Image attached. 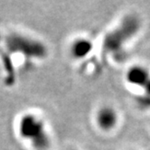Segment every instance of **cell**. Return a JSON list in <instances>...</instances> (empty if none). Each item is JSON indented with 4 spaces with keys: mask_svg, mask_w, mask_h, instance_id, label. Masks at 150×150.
Instances as JSON below:
<instances>
[{
    "mask_svg": "<svg viewBox=\"0 0 150 150\" xmlns=\"http://www.w3.org/2000/svg\"><path fill=\"white\" fill-rule=\"evenodd\" d=\"M125 81L128 86L141 89L150 95V71L143 64H133L125 73Z\"/></svg>",
    "mask_w": 150,
    "mask_h": 150,
    "instance_id": "5b68a950",
    "label": "cell"
},
{
    "mask_svg": "<svg viewBox=\"0 0 150 150\" xmlns=\"http://www.w3.org/2000/svg\"><path fill=\"white\" fill-rule=\"evenodd\" d=\"M93 120L96 127L100 132L109 134L115 131L120 126V115L114 106L103 104L96 110Z\"/></svg>",
    "mask_w": 150,
    "mask_h": 150,
    "instance_id": "277c9868",
    "label": "cell"
},
{
    "mask_svg": "<svg viewBox=\"0 0 150 150\" xmlns=\"http://www.w3.org/2000/svg\"><path fill=\"white\" fill-rule=\"evenodd\" d=\"M94 50L93 41L84 35L73 38L68 46L70 57L74 61H82L87 59Z\"/></svg>",
    "mask_w": 150,
    "mask_h": 150,
    "instance_id": "8992f818",
    "label": "cell"
},
{
    "mask_svg": "<svg viewBox=\"0 0 150 150\" xmlns=\"http://www.w3.org/2000/svg\"><path fill=\"white\" fill-rule=\"evenodd\" d=\"M5 45L8 55H20L29 62L42 61L48 56V48L41 40L22 33H11L6 35Z\"/></svg>",
    "mask_w": 150,
    "mask_h": 150,
    "instance_id": "3957f363",
    "label": "cell"
},
{
    "mask_svg": "<svg viewBox=\"0 0 150 150\" xmlns=\"http://www.w3.org/2000/svg\"><path fill=\"white\" fill-rule=\"evenodd\" d=\"M20 139L33 150H49L52 137L45 119L39 114L29 111L20 116L16 124Z\"/></svg>",
    "mask_w": 150,
    "mask_h": 150,
    "instance_id": "7a4b0ae2",
    "label": "cell"
},
{
    "mask_svg": "<svg viewBox=\"0 0 150 150\" xmlns=\"http://www.w3.org/2000/svg\"><path fill=\"white\" fill-rule=\"evenodd\" d=\"M142 28V21L136 14L124 16L119 23L104 36L102 46L105 52L117 57L122 55L127 46L137 36Z\"/></svg>",
    "mask_w": 150,
    "mask_h": 150,
    "instance_id": "6da1fadb",
    "label": "cell"
},
{
    "mask_svg": "<svg viewBox=\"0 0 150 150\" xmlns=\"http://www.w3.org/2000/svg\"><path fill=\"white\" fill-rule=\"evenodd\" d=\"M68 150H78V149H75V148H70V149H68Z\"/></svg>",
    "mask_w": 150,
    "mask_h": 150,
    "instance_id": "52a82bcc",
    "label": "cell"
}]
</instances>
